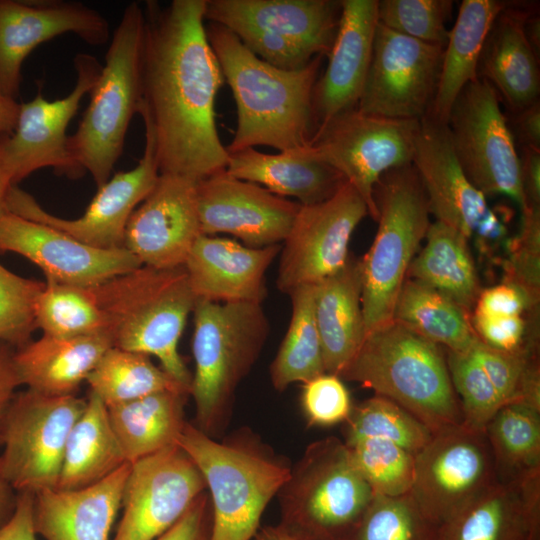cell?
Listing matches in <instances>:
<instances>
[{"label":"cell","mask_w":540,"mask_h":540,"mask_svg":"<svg viewBox=\"0 0 540 540\" xmlns=\"http://www.w3.org/2000/svg\"><path fill=\"white\" fill-rule=\"evenodd\" d=\"M206 0L147 1L138 114L160 174L194 181L226 170L215 102L225 83L205 29Z\"/></svg>","instance_id":"obj_1"},{"label":"cell","mask_w":540,"mask_h":540,"mask_svg":"<svg viewBox=\"0 0 540 540\" xmlns=\"http://www.w3.org/2000/svg\"><path fill=\"white\" fill-rule=\"evenodd\" d=\"M205 29L236 104L237 125L227 152L307 145L314 134L312 96L323 56L299 69H281L257 57L229 29L213 22Z\"/></svg>","instance_id":"obj_2"},{"label":"cell","mask_w":540,"mask_h":540,"mask_svg":"<svg viewBox=\"0 0 540 540\" xmlns=\"http://www.w3.org/2000/svg\"><path fill=\"white\" fill-rule=\"evenodd\" d=\"M114 347L156 357L161 368L191 388L192 375L178 351L197 298L183 266H140L91 287Z\"/></svg>","instance_id":"obj_3"},{"label":"cell","mask_w":540,"mask_h":540,"mask_svg":"<svg viewBox=\"0 0 540 540\" xmlns=\"http://www.w3.org/2000/svg\"><path fill=\"white\" fill-rule=\"evenodd\" d=\"M339 377L397 403L432 433L463 424L441 347L394 320L366 334Z\"/></svg>","instance_id":"obj_4"},{"label":"cell","mask_w":540,"mask_h":540,"mask_svg":"<svg viewBox=\"0 0 540 540\" xmlns=\"http://www.w3.org/2000/svg\"><path fill=\"white\" fill-rule=\"evenodd\" d=\"M143 5L129 3L114 29L105 63L89 91L78 128L68 137L70 158L79 175L89 172L97 187L109 179L123 153L130 122L141 102Z\"/></svg>","instance_id":"obj_5"},{"label":"cell","mask_w":540,"mask_h":540,"mask_svg":"<svg viewBox=\"0 0 540 540\" xmlns=\"http://www.w3.org/2000/svg\"><path fill=\"white\" fill-rule=\"evenodd\" d=\"M190 395L197 427L206 434L220 426L235 389L258 358L270 332L262 304L197 299Z\"/></svg>","instance_id":"obj_6"},{"label":"cell","mask_w":540,"mask_h":540,"mask_svg":"<svg viewBox=\"0 0 540 540\" xmlns=\"http://www.w3.org/2000/svg\"><path fill=\"white\" fill-rule=\"evenodd\" d=\"M374 201L378 229L361 260L366 334L393 321L409 265L431 223L427 197L412 164L385 172L375 186Z\"/></svg>","instance_id":"obj_7"},{"label":"cell","mask_w":540,"mask_h":540,"mask_svg":"<svg viewBox=\"0 0 540 540\" xmlns=\"http://www.w3.org/2000/svg\"><path fill=\"white\" fill-rule=\"evenodd\" d=\"M283 527L303 540H350L374 493L345 443H312L279 491Z\"/></svg>","instance_id":"obj_8"},{"label":"cell","mask_w":540,"mask_h":540,"mask_svg":"<svg viewBox=\"0 0 540 540\" xmlns=\"http://www.w3.org/2000/svg\"><path fill=\"white\" fill-rule=\"evenodd\" d=\"M177 445L194 462L210 492L209 540H251L291 470L251 448L219 443L190 423Z\"/></svg>","instance_id":"obj_9"},{"label":"cell","mask_w":540,"mask_h":540,"mask_svg":"<svg viewBox=\"0 0 540 540\" xmlns=\"http://www.w3.org/2000/svg\"><path fill=\"white\" fill-rule=\"evenodd\" d=\"M85 405L75 395L16 392L4 422L0 464L17 493L57 488L69 433Z\"/></svg>","instance_id":"obj_10"},{"label":"cell","mask_w":540,"mask_h":540,"mask_svg":"<svg viewBox=\"0 0 540 540\" xmlns=\"http://www.w3.org/2000/svg\"><path fill=\"white\" fill-rule=\"evenodd\" d=\"M447 125L468 181L486 197L504 195L526 210L520 157L492 85L480 77L468 83L455 99Z\"/></svg>","instance_id":"obj_11"},{"label":"cell","mask_w":540,"mask_h":540,"mask_svg":"<svg viewBox=\"0 0 540 540\" xmlns=\"http://www.w3.org/2000/svg\"><path fill=\"white\" fill-rule=\"evenodd\" d=\"M419 124L420 120L372 116L355 108L320 126L309 145L356 189L377 221L375 186L385 172L412 164Z\"/></svg>","instance_id":"obj_12"},{"label":"cell","mask_w":540,"mask_h":540,"mask_svg":"<svg viewBox=\"0 0 540 540\" xmlns=\"http://www.w3.org/2000/svg\"><path fill=\"white\" fill-rule=\"evenodd\" d=\"M496 481L485 433L461 424L433 432L414 455L409 494L423 517L438 527Z\"/></svg>","instance_id":"obj_13"},{"label":"cell","mask_w":540,"mask_h":540,"mask_svg":"<svg viewBox=\"0 0 540 540\" xmlns=\"http://www.w3.org/2000/svg\"><path fill=\"white\" fill-rule=\"evenodd\" d=\"M367 215L365 201L347 181L329 199L300 205L281 245L277 288L289 294L342 269L350 257L352 234Z\"/></svg>","instance_id":"obj_14"},{"label":"cell","mask_w":540,"mask_h":540,"mask_svg":"<svg viewBox=\"0 0 540 540\" xmlns=\"http://www.w3.org/2000/svg\"><path fill=\"white\" fill-rule=\"evenodd\" d=\"M443 50L378 23L357 110L384 118L421 120L436 93Z\"/></svg>","instance_id":"obj_15"},{"label":"cell","mask_w":540,"mask_h":540,"mask_svg":"<svg viewBox=\"0 0 540 540\" xmlns=\"http://www.w3.org/2000/svg\"><path fill=\"white\" fill-rule=\"evenodd\" d=\"M73 62L76 82L72 91L49 101L38 90L32 100L20 103L14 131L0 136V162L15 186L41 168L50 167L72 178L80 176L69 155L66 131L102 65L87 53H78Z\"/></svg>","instance_id":"obj_16"},{"label":"cell","mask_w":540,"mask_h":540,"mask_svg":"<svg viewBox=\"0 0 540 540\" xmlns=\"http://www.w3.org/2000/svg\"><path fill=\"white\" fill-rule=\"evenodd\" d=\"M205 488L202 474L178 445L131 463L112 540H156Z\"/></svg>","instance_id":"obj_17"},{"label":"cell","mask_w":540,"mask_h":540,"mask_svg":"<svg viewBox=\"0 0 540 540\" xmlns=\"http://www.w3.org/2000/svg\"><path fill=\"white\" fill-rule=\"evenodd\" d=\"M152 135L145 129L142 158L131 170L115 173L98 187L84 214L64 219L50 214L33 196L13 186L7 199L9 212L51 226L75 240L97 249L124 248L128 221L155 186L159 177Z\"/></svg>","instance_id":"obj_18"},{"label":"cell","mask_w":540,"mask_h":540,"mask_svg":"<svg viewBox=\"0 0 540 540\" xmlns=\"http://www.w3.org/2000/svg\"><path fill=\"white\" fill-rule=\"evenodd\" d=\"M67 33L92 46L111 38L109 21L82 2L0 0V92L17 100L25 58L39 45Z\"/></svg>","instance_id":"obj_19"},{"label":"cell","mask_w":540,"mask_h":540,"mask_svg":"<svg viewBox=\"0 0 540 540\" xmlns=\"http://www.w3.org/2000/svg\"><path fill=\"white\" fill-rule=\"evenodd\" d=\"M300 205L226 170L197 183L202 234H230L252 248L282 243Z\"/></svg>","instance_id":"obj_20"},{"label":"cell","mask_w":540,"mask_h":540,"mask_svg":"<svg viewBox=\"0 0 540 540\" xmlns=\"http://www.w3.org/2000/svg\"><path fill=\"white\" fill-rule=\"evenodd\" d=\"M0 251L24 256L46 281L90 288L142 266L127 249L85 245L38 221L6 212L0 217Z\"/></svg>","instance_id":"obj_21"},{"label":"cell","mask_w":540,"mask_h":540,"mask_svg":"<svg viewBox=\"0 0 540 540\" xmlns=\"http://www.w3.org/2000/svg\"><path fill=\"white\" fill-rule=\"evenodd\" d=\"M197 181L159 174L147 197L132 213L124 248L143 266L165 269L184 265L200 235Z\"/></svg>","instance_id":"obj_22"},{"label":"cell","mask_w":540,"mask_h":540,"mask_svg":"<svg viewBox=\"0 0 540 540\" xmlns=\"http://www.w3.org/2000/svg\"><path fill=\"white\" fill-rule=\"evenodd\" d=\"M377 0H342L328 65L315 83V131L336 115L357 108L371 62L378 24Z\"/></svg>","instance_id":"obj_23"},{"label":"cell","mask_w":540,"mask_h":540,"mask_svg":"<svg viewBox=\"0 0 540 540\" xmlns=\"http://www.w3.org/2000/svg\"><path fill=\"white\" fill-rule=\"evenodd\" d=\"M412 165L423 185L430 214L471 239L489 207L486 196L465 176L447 123L429 114L420 120Z\"/></svg>","instance_id":"obj_24"},{"label":"cell","mask_w":540,"mask_h":540,"mask_svg":"<svg viewBox=\"0 0 540 540\" xmlns=\"http://www.w3.org/2000/svg\"><path fill=\"white\" fill-rule=\"evenodd\" d=\"M341 16L336 0H206L205 20L227 29L248 26L328 56Z\"/></svg>","instance_id":"obj_25"},{"label":"cell","mask_w":540,"mask_h":540,"mask_svg":"<svg viewBox=\"0 0 540 540\" xmlns=\"http://www.w3.org/2000/svg\"><path fill=\"white\" fill-rule=\"evenodd\" d=\"M281 245L245 246L233 239L200 235L183 265L197 299L262 304L265 274Z\"/></svg>","instance_id":"obj_26"},{"label":"cell","mask_w":540,"mask_h":540,"mask_svg":"<svg viewBox=\"0 0 540 540\" xmlns=\"http://www.w3.org/2000/svg\"><path fill=\"white\" fill-rule=\"evenodd\" d=\"M129 470L130 463H125L87 487L34 494L36 534L45 540H109Z\"/></svg>","instance_id":"obj_27"},{"label":"cell","mask_w":540,"mask_h":540,"mask_svg":"<svg viewBox=\"0 0 540 540\" xmlns=\"http://www.w3.org/2000/svg\"><path fill=\"white\" fill-rule=\"evenodd\" d=\"M540 473L520 481H496L449 520L434 540H527L539 522Z\"/></svg>","instance_id":"obj_28"},{"label":"cell","mask_w":540,"mask_h":540,"mask_svg":"<svg viewBox=\"0 0 540 540\" xmlns=\"http://www.w3.org/2000/svg\"><path fill=\"white\" fill-rule=\"evenodd\" d=\"M228 155L226 171L230 175L281 197H294L301 205L329 199L346 182L337 169L315 154L309 143L276 154L246 148Z\"/></svg>","instance_id":"obj_29"},{"label":"cell","mask_w":540,"mask_h":540,"mask_svg":"<svg viewBox=\"0 0 540 540\" xmlns=\"http://www.w3.org/2000/svg\"><path fill=\"white\" fill-rule=\"evenodd\" d=\"M529 12L507 3L490 27L478 63V77L492 85L513 114L539 100V58L523 31Z\"/></svg>","instance_id":"obj_30"},{"label":"cell","mask_w":540,"mask_h":540,"mask_svg":"<svg viewBox=\"0 0 540 540\" xmlns=\"http://www.w3.org/2000/svg\"><path fill=\"white\" fill-rule=\"evenodd\" d=\"M111 347L108 332L70 338L43 334L15 349L13 360L20 385L43 395L69 396Z\"/></svg>","instance_id":"obj_31"},{"label":"cell","mask_w":540,"mask_h":540,"mask_svg":"<svg viewBox=\"0 0 540 540\" xmlns=\"http://www.w3.org/2000/svg\"><path fill=\"white\" fill-rule=\"evenodd\" d=\"M314 316L325 372L339 376L366 336L361 260L350 255L342 269L316 284Z\"/></svg>","instance_id":"obj_32"},{"label":"cell","mask_w":540,"mask_h":540,"mask_svg":"<svg viewBox=\"0 0 540 540\" xmlns=\"http://www.w3.org/2000/svg\"><path fill=\"white\" fill-rule=\"evenodd\" d=\"M507 2L497 0H463L457 19L449 31L443 50L436 93L428 112L447 123L451 107L470 82L477 80L478 63L486 36Z\"/></svg>","instance_id":"obj_33"},{"label":"cell","mask_w":540,"mask_h":540,"mask_svg":"<svg viewBox=\"0 0 540 540\" xmlns=\"http://www.w3.org/2000/svg\"><path fill=\"white\" fill-rule=\"evenodd\" d=\"M187 396L179 391H160L107 407L127 463L177 445L187 423L184 420Z\"/></svg>","instance_id":"obj_34"},{"label":"cell","mask_w":540,"mask_h":540,"mask_svg":"<svg viewBox=\"0 0 540 540\" xmlns=\"http://www.w3.org/2000/svg\"><path fill=\"white\" fill-rule=\"evenodd\" d=\"M425 240L409 265L407 278L439 291L471 312L482 288L469 239L436 220L430 223Z\"/></svg>","instance_id":"obj_35"},{"label":"cell","mask_w":540,"mask_h":540,"mask_svg":"<svg viewBox=\"0 0 540 540\" xmlns=\"http://www.w3.org/2000/svg\"><path fill=\"white\" fill-rule=\"evenodd\" d=\"M125 463L107 406L90 392L84 410L69 433L57 488L87 487Z\"/></svg>","instance_id":"obj_36"},{"label":"cell","mask_w":540,"mask_h":540,"mask_svg":"<svg viewBox=\"0 0 540 540\" xmlns=\"http://www.w3.org/2000/svg\"><path fill=\"white\" fill-rule=\"evenodd\" d=\"M393 320L447 351L466 352L477 339L470 311L411 278L402 285Z\"/></svg>","instance_id":"obj_37"},{"label":"cell","mask_w":540,"mask_h":540,"mask_svg":"<svg viewBox=\"0 0 540 540\" xmlns=\"http://www.w3.org/2000/svg\"><path fill=\"white\" fill-rule=\"evenodd\" d=\"M497 480L520 481L540 473V409L524 402L503 404L487 424Z\"/></svg>","instance_id":"obj_38"},{"label":"cell","mask_w":540,"mask_h":540,"mask_svg":"<svg viewBox=\"0 0 540 540\" xmlns=\"http://www.w3.org/2000/svg\"><path fill=\"white\" fill-rule=\"evenodd\" d=\"M315 286H299L288 294L291 299V318L270 366L271 382L278 391L285 390L292 383H305L326 373L314 316Z\"/></svg>","instance_id":"obj_39"},{"label":"cell","mask_w":540,"mask_h":540,"mask_svg":"<svg viewBox=\"0 0 540 540\" xmlns=\"http://www.w3.org/2000/svg\"><path fill=\"white\" fill-rule=\"evenodd\" d=\"M86 382L90 392L107 407L160 391L190 395L187 387L157 367L149 356L114 346L105 352Z\"/></svg>","instance_id":"obj_40"},{"label":"cell","mask_w":540,"mask_h":540,"mask_svg":"<svg viewBox=\"0 0 540 540\" xmlns=\"http://www.w3.org/2000/svg\"><path fill=\"white\" fill-rule=\"evenodd\" d=\"M37 328L53 337H79L107 331V320L92 288L45 281L36 307Z\"/></svg>","instance_id":"obj_41"},{"label":"cell","mask_w":540,"mask_h":540,"mask_svg":"<svg viewBox=\"0 0 540 540\" xmlns=\"http://www.w3.org/2000/svg\"><path fill=\"white\" fill-rule=\"evenodd\" d=\"M346 422L345 444L362 438H379L415 455L432 436V431L411 413L379 395L352 408Z\"/></svg>","instance_id":"obj_42"},{"label":"cell","mask_w":540,"mask_h":540,"mask_svg":"<svg viewBox=\"0 0 540 540\" xmlns=\"http://www.w3.org/2000/svg\"><path fill=\"white\" fill-rule=\"evenodd\" d=\"M346 446L355 467L374 494L409 493L414 476V454L379 438H362Z\"/></svg>","instance_id":"obj_43"},{"label":"cell","mask_w":540,"mask_h":540,"mask_svg":"<svg viewBox=\"0 0 540 540\" xmlns=\"http://www.w3.org/2000/svg\"><path fill=\"white\" fill-rule=\"evenodd\" d=\"M503 403L524 402L540 409V376L536 354L495 349L478 337L469 349Z\"/></svg>","instance_id":"obj_44"},{"label":"cell","mask_w":540,"mask_h":540,"mask_svg":"<svg viewBox=\"0 0 540 540\" xmlns=\"http://www.w3.org/2000/svg\"><path fill=\"white\" fill-rule=\"evenodd\" d=\"M435 532L409 493L374 494L350 540H434Z\"/></svg>","instance_id":"obj_45"},{"label":"cell","mask_w":540,"mask_h":540,"mask_svg":"<svg viewBox=\"0 0 540 540\" xmlns=\"http://www.w3.org/2000/svg\"><path fill=\"white\" fill-rule=\"evenodd\" d=\"M446 362L459 400L463 425L484 432L504 404L488 376L468 351H447Z\"/></svg>","instance_id":"obj_46"},{"label":"cell","mask_w":540,"mask_h":540,"mask_svg":"<svg viewBox=\"0 0 540 540\" xmlns=\"http://www.w3.org/2000/svg\"><path fill=\"white\" fill-rule=\"evenodd\" d=\"M449 0H381L378 23L402 35L445 47L449 31L445 23L451 16Z\"/></svg>","instance_id":"obj_47"},{"label":"cell","mask_w":540,"mask_h":540,"mask_svg":"<svg viewBox=\"0 0 540 540\" xmlns=\"http://www.w3.org/2000/svg\"><path fill=\"white\" fill-rule=\"evenodd\" d=\"M44 286L45 282L24 278L0 264V342L18 349L31 341Z\"/></svg>","instance_id":"obj_48"},{"label":"cell","mask_w":540,"mask_h":540,"mask_svg":"<svg viewBox=\"0 0 540 540\" xmlns=\"http://www.w3.org/2000/svg\"><path fill=\"white\" fill-rule=\"evenodd\" d=\"M540 206L522 212L520 233L506 242L509 257L504 264V281L525 292L535 304L540 292Z\"/></svg>","instance_id":"obj_49"},{"label":"cell","mask_w":540,"mask_h":540,"mask_svg":"<svg viewBox=\"0 0 540 540\" xmlns=\"http://www.w3.org/2000/svg\"><path fill=\"white\" fill-rule=\"evenodd\" d=\"M301 405L308 423L322 427L346 421L353 408L342 379L330 373L303 383Z\"/></svg>","instance_id":"obj_50"},{"label":"cell","mask_w":540,"mask_h":540,"mask_svg":"<svg viewBox=\"0 0 540 540\" xmlns=\"http://www.w3.org/2000/svg\"><path fill=\"white\" fill-rule=\"evenodd\" d=\"M477 337L495 349L520 354H536L535 335L528 336L523 316H485L471 314Z\"/></svg>","instance_id":"obj_51"},{"label":"cell","mask_w":540,"mask_h":540,"mask_svg":"<svg viewBox=\"0 0 540 540\" xmlns=\"http://www.w3.org/2000/svg\"><path fill=\"white\" fill-rule=\"evenodd\" d=\"M536 305L519 287L503 282L482 289L473 306L475 315L485 316H523L524 312Z\"/></svg>","instance_id":"obj_52"},{"label":"cell","mask_w":540,"mask_h":540,"mask_svg":"<svg viewBox=\"0 0 540 540\" xmlns=\"http://www.w3.org/2000/svg\"><path fill=\"white\" fill-rule=\"evenodd\" d=\"M210 517V499L204 492L183 516L156 540H209Z\"/></svg>","instance_id":"obj_53"},{"label":"cell","mask_w":540,"mask_h":540,"mask_svg":"<svg viewBox=\"0 0 540 540\" xmlns=\"http://www.w3.org/2000/svg\"><path fill=\"white\" fill-rule=\"evenodd\" d=\"M34 494L18 493L11 518L0 528V540H37L33 524Z\"/></svg>","instance_id":"obj_54"},{"label":"cell","mask_w":540,"mask_h":540,"mask_svg":"<svg viewBox=\"0 0 540 540\" xmlns=\"http://www.w3.org/2000/svg\"><path fill=\"white\" fill-rule=\"evenodd\" d=\"M14 352L13 347L0 342V448L7 411L16 389L21 386L14 366Z\"/></svg>","instance_id":"obj_55"},{"label":"cell","mask_w":540,"mask_h":540,"mask_svg":"<svg viewBox=\"0 0 540 540\" xmlns=\"http://www.w3.org/2000/svg\"><path fill=\"white\" fill-rule=\"evenodd\" d=\"M514 140L521 148L540 150V102L539 100L514 114Z\"/></svg>","instance_id":"obj_56"},{"label":"cell","mask_w":540,"mask_h":540,"mask_svg":"<svg viewBox=\"0 0 540 540\" xmlns=\"http://www.w3.org/2000/svg\"><path fill=\"white\" fill-rule=\"evenodd\" d=\"M521 150V181L527 207L540 206V150Z\"/></svg>","instance_id":"obj_57"},{"label":"cell","mask_w":540,"mask_h":540,"mask_svg":"<svg viewBox=\"0 0 540 540\" xmlns=\"http://www.w3.org/2000/svg\"><path fill=\"white\" fill-rule=\"evenodd\" d=\"M506 227L495 211L489 209L479 222L471 238L475 239L476 245L483 253H489L492 247H497L505 241Z\"/></svg>","instance_id":"obj_58"},{"label":"cell","mask_w":540,"mask_h":540,"mask_svg":"<svg viewBox=\"0 0 540 540\" xmlns=\"http://www.w3.org/2000/svg\"><path fill=\"white\" fill-rule=\"evenodd\" d=\"M20 103L0 92V136L10 135L16 125Z\"/></svg>","instance_id":"obj_59"},{"label":"cell","mask_w":540,"mask_h":540,"mask_svg":"<svg viewBox=\"0 0 540 540\" xmlns=\"http://www.w3.org/2000/svg\"><path fill=\"white\" fill-rule=\"evenodd\" d=\"M18 493L4 477L0 464V528L11 518L17 504Z\"/></svg>","instance_id":"obj_60"},{"label":"cell","mask_w":540,"mask_h":540,"mask_svg":"<svg viewBox=\"0 0 540 540\" xmlns=\"http://www.w3.org/2000/svg\"><path fill=\"white\" fill-rule=\"evenodd\" d=\"M525 37L535 55L539 58L540 54V19L536 13L531 11L525 17L523 23Z\"/></svg>","instance_id":"obj_61"},{"label":"cell","mask_w":540,"mask_h":540,"mask_svg":"<svg viewBox=\"0 0 540 540\" xmlns=\"http://www.w3.org/2000/svg\"><path fill=\"white\" fill-rule=\"evenodd\" d=\"M255 540H303L287 530H285L283 527H265L261 529L260 531H257L255 535Z\"/></svg>","instance_id":"obj_62"},{"label":"cell","mask_w":540,"mask_h":540,"mask_svg":"<svg viewBox=\"0 0 540 540\" xmlns=\"http://www.w3.org/2000/svg\"><path fill=\"white\" fill-rule=\"evenodd\" d=\"M13 186L15 185L12 184L9 176L0 162V217L8 212L7 199L8 194Z\"/></svg>","instance_id":"obj_63"}]
</instances>
